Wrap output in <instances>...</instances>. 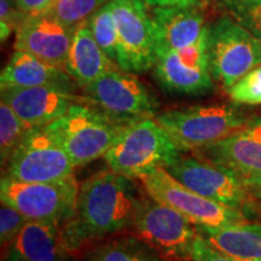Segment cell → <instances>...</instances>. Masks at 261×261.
Listing matches in <instances>:
<instances>
[{
	"mask_svg": "<svg viewBox=\"0 0 261 261\" xmlns=\"http://www.w3.org/2000/svg\"><path fill=\"white\" fill-rule=\"evenodd\" d=\"M139 201L130 178L110 168L91 175L80 187L74 214L62 227L69 253L132 226Z\"/></svg>",
	"mask_w": 261,
	"mask_h": 261,
	"instance_id": "obj_1",
	"label": "cell"
},
{
	"mask_svg": "<svg viewBox=\"0 0 261 261\" xmlns=\"http://www.w3.org/2000/svg\"><path fill=\"white\" fill-rule=\"evenodd\" d=\"M132 123L84 99L71 104L65 115L51 125L75 167H81L104 158Z\"/></svg>",
	"mask_w": 261,
	"mask_h": 261,
	"instance_id": "obj_2",
	"label": "cell"
},
{
	"mask_svg": "<svg viewBox=\"0 0 261 261\" xmlns=\"http://www.w3.org/2000/svg\"><path fill=\"white\" fill-rule=\"evenodd\" d=\"M181 152L168 133L151 117L132 123L104 160L114 172L138 179L159 167H169Z\"/></svg>",
	"mask_w": 261,
	"mask_h": 261,
	"instance_id": "obj_3",
	"label": "cell"
},
{
	"mask_svg": "<svg viewBox=\"0 0 261 261\" xmlns=\"http://www.w3.org/2000/svg\"><path fill=\"white\" fill-rule=\"evenodd\" d=\"M181 151H196L226 138L249 121L237 108L227 104L173 109L155 117Z\"/></svg>",
	"mask_w": 261,
	"mask_h": 261,
	"instance_id": "obj_4",
	"label": "cell"
},
{
	"mask_svg": "<svg viewBox=\"0 0 261 261\" xmlns=\"http://www.w3.org/2000/svg\"><path fill=\"white\" fill-rule=\"evenodd\" d=\"M136 237L167 261L191 260L198 228L187 217L149 195L140 197L132 224Z\"/></svg>",
	"mask_w": 261,
	"mask_h": 261,
	"instance_id": "obj_5",
	"label": "cell"
},
{
	"mask_svg": "<svg viewBox=\"0 0 261 261\" xmlns=\"http://www.w3.org/2000/svg\"><path fill=\"white\" fill-rule=\"evenodd\" d=\"M207 52L212 77L225 90L261 64V41L228 15L208 25Z\"/></svg>",
	"mask_w": 261,
	"mask_h": 261,
	"instance_id": "obj_6",
	"label": "cell"
},
{
	"mask_svg": "<svg viewBox=\"0 0 261 261\" xmlns=\"http://www.w3.org/2000/svg\"><path fill=\"white\" fill-rule=\"evenodd\" d=\"M145 194L187 217L196 226L225 227L248 221L243 212L201 196L159 167L138 178Z\"/></svg>",
	"mask_w": 261,
	"mask_h": 261,
	"instance_id": "obj_7",
	"label": "cell"
},
{
	"mask_svg": "<svg viewBox=\"0 0 261 261\" xmlns=\"http://www.w3.org/2000/svg\"><path fill=\"white\" fill-rule=\"evenodd\" d=\"M80 187L73 177L54 181L29 182L6 177L0 182L2 201L29 220L64 224L76 208Z\"/></svg>",
	"mask_w": 261,
	"mask_h": 261,
	"instance_id": "obj_8",
	"label": "cell"
},
{
	"mask_svg": "<svg viewBox=\"0 0 261 261\" xmlns=\"http://www.w3.org/2000/svg\"><path fill=\"white\" fill-rule=\"evenodd\" d=\"M4 168L3 177L40 182L73 177L75 166L50 123L32 128Z\"/></svg>",
	"mask_w": 261,
	"mask_h": 261,
	"instance_id": "obj_9",
	"label": "cell"
},
{
	"mask_svg": "<svg viewBox=\"0 0 261 261\" xmlns=\"http://www.w3.org/2000/svg\"><path fill=\"white\" fill-rule=\"evenodd\" d=\"M194 155L230 171L248 192L261 200V119H250L226 138L194 151Z\"/></svg>",
	"mask_w": 261,
	"mask_h": 261,
	"instance_id": "obj_10",
	"label": "cell"
},
{
	"mask_svg": "<svg viewBox=\"0 0 261 261\" xmlns=\"http://www.w3.org/2000/svg\"><path fill=\"white\" fill-rule=\"evenodd\" d=\"M119 35V68L145 73L156 62L154 22L144 0H112Z\"/></svg>",
	"mask_w": 261,
	"mask_h": 261,
	"instance_id": "obj_11",
	"label": "cell"
},
{
	"mask_svg": "<svg viewBox=\"0 0 261 261\" xmlns=\"http://www.w3.org/2000/svg\"><path fill=\"white\" fill-rule=\"evenodd\" d=\"M85 99L103 112L128 122L151 119L159 102L148 87L135 75L113 70L84 87Z\"/></svg>",
	"mask_w": 261,
	"mask_h": 261,
	"instance_id": "obj_12",
	"label": "cell"
},
{
	"mask_svg": "<svg viewBox=\"0 0 261 261\" xmlns=\"http://www.w3.org/2000/svg\"><path fill=\"white\" fill-rule=\"evenodd\" d=\"M177 180L201 196L244 214L257 208L255 198L227 169L200 156H180L166 168Z\"/></svg>",
	"mask_w": 261,
	"mask_h": 261,
	"instance_id": "obj_13",
	"label": "cell"
},
{
	"mask_svg": "<svg viewBox=\"0 0 261 261\" xmlns=\"http://www.w3.org/2000/svg\"><path fill=\"white\" fill-rule=\"evenodd\" d=\"M205 25L201 37L181 50H159L154 75L162 89L175 94H203L214 89L208 63Z\"/></svg>",
	"mask_w": 261,
	"mask_h": 261,
	"instance_id": "obj_14",
	"label": "cell"
},
{
	"mask_svg": "<svg viewBox=\"0 0 261 261\" xmlns=\"http://www.w3.org/2000/svg\"><path fill=\"white\" fill-rule=\"evenodd\" d=\"M74 31L45 12L27 15L16 29L15 48L65 69Z\"/></svg>",
	"mask_w": 261,
	"mask_h": 261,
	"instance_id": "obj_15",
	"label": "cell"
},
{
	"mask_svg": "<svg viewBox=\"0 0 261 261\" xmlns=\"http://www.w3.org/2000/svg\"><path fill=\"white\" fill-rule=\"evenodd\" d=\"M74 90L60 86H38L2 90V102L8 104L31 128L47 126L65 115L73 103L81 102Z\"/></svg>",
	"mask_w": 261,
	"mask_h": 261,
	"instance_id": "obj_16",
	"label": "cell"
},
{
	"mask_svg": "<svg viewBox=\"0 0 261 261\" xmlns=\"http://www.w3.org/2000/svg\"><path fill=\"white\" fill-rule=\"evenodd\" d=\"M74 83L73 77L63 68L19 50L12 54L0 75L2 90L38 86H60L74 90Z\"/></svg>",
	"mask_w": 261,
	"mask_h": 261,
	"instance_id": "obj_17",
	"label": "cell"
},
{
	"mask_svg": "<svg viewBox=\"0 0 261 261\" xmlns=\"http://www.w3.org/2000/svg\"><path fill=\"white\" fill-rule=\"evenodd\" d=\"M120 69L97 44L89 19L75 27L65 70L80 87H86L109 71ZM121 70V69H120Z\"/></svg>",
	"mask_w": 261,
	"mask_h": 261,
	"instance_id": "obj_18",
	"label": "cell"
},
{
	"mask_svg": "<svg viewBox=\"0 0 261 261\" xmlns=\"http://www.w3.org/2000/svg\"><path fill=\"white\" fill-rule=\"evenodd\" d=\"M156 55L159 50H181L194 44L203 33V16L196 8H154Z\"/></svg>",
	"mask_w": 261,
	"mask_h": 261,
	"instance_id": "obj_19",
	"label": "cell"
},
{
	"mask_svg": "<svg viewBox=\"0 0 261 261\" xmlns=\"http://www.w3.org/2000/svg\"><path fill=\"white\" fill-rule=\"evenodd\" d=\"M10 249L29 261H68L71 256L61 224L51 221L28 220Z\"/></svg>",
	"mask_w": 261,
	"mask_h": 261,
	"instance_id": "obj_20",
	"label": "cell"
},
{
	"mask_svg": "<svg viewBox=\"0 0 261 261\" xmlns=\"http://www.w3.org/2000/svg\"><path fill=\"white\" fill-rule=\"evenodd\" d=\"M198 232L233 261H261V225L242 224L225 227L197 226Z\"/></svg>",
	"mask_w": 261,
	"mask_h": 261,
	"instance_id": "obj_21",
	"label": "cell"
},
{
	"mask_svg": "<svg viewBox=\"0 0 261 261\" xmlns=\"http://www.w3.org/2000/svg\"><path fill=\"white\" fill-rule=\"evenodd\" d=\"M84 261H167L137 237L119 238L90 250Z\"/></svg>",
	"mask_w": 261,
	"mask_h": 261,
	"instance_id": "obj_22",
	"label": "cell"
},
{
	"mask_svg": "<svg viewBox=\"0 0 261 261\" xmlns=\"http://www.w3.org/2000/svg\"><path fill=\"white\" fill-rule=\"evenodd\" d=\"M89 24L97 44L119 67V35L113 11V2L108 0L89 18Z\"/></svg>",
	"mask_w": 261,
	"mask_h": 261,
	"instance_id": "obj_23",
	"label": "cell"
},
{
	"mask_svg": "<svg viewBox=\"0 0 261 261\" xmlns=\"http://www.w3.org/2000/svg\"><path fill=\"white\" fill-rule=\"evenodd\" d=\"M31 129L8 104L0 103V161L3 168L8 165Z\"/></svg>",
	"mask_w": 261,
	"mask_h": 261,
	"instance_id": "obj_24",
	"label": "cell"
},
{
	"mask_svg": "<svg viewBox=\"0 0 261 261\" xmlns=\"http://www.w3.org/2000/svg\"><path fill=\"white\" fill-rule=\"evenodd\" d=\"M106 3V0H54L44 12L75 28L89 19Z\"/></svg>",
	"mask_w": 261,
	"mask_h": 261,
	"instance_id": "obj_25",
	"label": "cell"
},
{
	"mask_svg": "<svg viewBox=\"0 0 261 261\" xmlns=\"http://www.w3.org/2000/svg\"><path fill=\"white\" fill-rule=\"evenodd\" d=\"M227 15L261 41V0H220Z\"/></svg>",
	"mask_w": 261,
	"mask_h": 261,
	"instance_id": "obj_26",
	"label": "cell"
},
{
	"mask_svg": "<svg viewBox=\"0 0 261 261\" xmlns=\"http://www.w3.org/2000/svg\"><path fill=\"white\" fill-rule=\"evenodd\" d=\"M227 93L234 104H261V64L237 80L227 90Z\"/></svg>",
	"mask_w": 261,
	"mask_h": 261,
	"instance_id": "obj_27",
	"label": "cell"
},
{
	"mask_svg": "<svg viewBox=\"0 0 261 261\" xmlns=\"http://www.w3.org/2000/svg\"><path fill=\"white\" fill-rule=\"evenodd\" d=\"M29 219L21 212L2 201L0 207V241L2 247L6 248L8 252L17 237L19 231L24 226Z\"/></svg>",
	"mask_w": 261,
	"mask_h": 261,
	"instance_id": "obj_28",
	"label": "cell"
},
{
	"mask_svg": "<svg viewBox=\"0 0 261 261\" xmlns=\"http://www.w3.org/2000/svg\"><path fill=\"white\" fill-rule=\"evenodd\" d=\"M27 15L16 6L14 0H0V28L2 40H6L14 29H17L19 23Z\"/></svg>",
	"mask_w": 261,
	"mask_h": 261,
	"instance_id": "obj_29",
	"label": "cell"
},
{
	"mask_svg": "<svg viewBox=\"0 0 261 261\" xmlns=\"http://www.w3.org/2000/svg\"><path fill=\"white\" fill-rule=\"evenodd\" d=\"M191 261H233L219 250H217L198 232L191 248Z\"/></svg>",
	"mask_w": 261,
	"mask_h": 261,
	"instance_id": "obj_30",
	"label": "cell"
},
{
	"mask_svg": "<svg viewBox=\"0 0 261 261\" xmlns=\"http://www.w3.org/2000/svg\"><path fill=\"white\" fill-rule=\"evenodd\" d=\"M14 2L24 15H37L44 12L54 0H14Z\"/></svg>",
	"mask_w": 261,
	"mask_h": 261,
	"instance_id": "obj_31",
	"label": "cell"
},
{
	"mask_svg": "<svg viewBox=\"0 0 261 261\" xmlns=\"http://www.w3.org/2000/svg\"><path fill=\"white\" fill-rule=\"evenodd\" d=\"M149 8H197L201 0H144Z\"/></svg>",
	"mask_w": 261,
	"mask_h": 261,
	"instance_id": "obj_32",
	"label": "cell"
},
{
	"mask_svg": "<svg viewBox=\"0 0 261 261\" xmlns=\"http://www.w3.org/2000/svg\"><path fill=\"white\" fill-rule=\"evenodd\" d=\"M5 261H29L28 259H25L22 255L16 252L14 249H10L8 253H6V260Z\"/></svg>",
	"mask_w": 261,
	"mask_h": 261,
	"instance_id": "obj_33",
	"label": "cell"
},
{
	"mask_svg": "<svg viewBox=\"0 0 261 261\" xmlns=\"http://www.w3.org/2000/svg\"><path fill=\"white\" fill-rule=\"evenodd\" d=\"M257 210H259V212L261 213V200L257 202Z\"/></svg>",
	"mask_w": 261,
	"mask_h": 261,
	"instance_id": "obj_34",
	"label": "cell"
}]
</instances>
